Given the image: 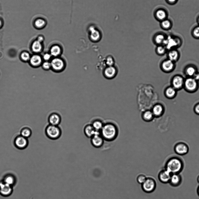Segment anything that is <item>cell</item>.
Wrapping results in <instances>:
<instances>
[{
  "label": "cell",
  "mask_w": 199,
  "mask_h": 199,
  "mask_svg": "<svg viewBox=\"0 0 199 199\" xmlns=\"http://www.w3.org/2000/svg\"><path fill=\"white\" fill-rule=\"evenodd\" d=\"M32 133V131L29 128L25 127L21 130L20 135L26 138H28L31 136Z\"/></svg>",
  "instance_id": "31"
},
{
  "label": "cell",
  "mask_w": 199,
  "mask_h": 199,
  "mask_svg": "<svg viewBox=\"0 0 199 199\" xmlns=\"http://www.w3.org/2000/svg\"><path fill=\"white\" fill-rule=\"evenodd\" d=\"M176 66L175 62L167 58L162 62L160 64V67L164 72L170 73L174 70Z\"/></svg>",
  "instance_id": "9"
},
{
  "label": "cell",
  "mask_w": 199,
  "mask_h": 199,
  "mask_svg": "<svg viewBox=\"0 0 199 199\" xmlns=\"http://www.w3.org/2000/svg\"><path fill=\"white\" fill-rule=\"evenodd\" d=\"M88 33L90 39L93 41H98L100 39L101 34L99 30L94 25L89 26Z\"/></svg>",
  "instance_id": "14"
},
{
  "label": "cell",
  "mask_w": 199,
  "mask_h": 199,
  "mask_svg": "<svg viewBox=\"0 0 199 199\" xmlns=\"http://www.w3.org/2000/svg\"><path fill=\"white\" fill-rule=\"evenodd\" d=\"M167 54V58L175 63L178 61L180 58V53L177 49L169 50Z\"/></svg>",
  "instance_id": "18"
},
{
  "label": "cell",
  "mask_w": 199,
  "mask_h": 199,
  "mask_svg": "<svg viewBox=\"0 0 199 199\" xmlns=\"http://www.w3.org/2000/svg\"><path fill=\"white\" fill-rule=\"evenodd\" d=\"M52 56L50 53H45L43 56V58L45 61H49L51 59Z\"/></svg>",
  "instance_id": "39"
},
{
  "label": "cell",
  "mask_w": 199,
  "mask_h": 199,
  "mask_svg": "<svg viewBox=\"0 0 199 199\" xmlns=\"http://www.w3.org/2000/svg\"><path fill=\"white\" fill-rule=\"evenodd\" d=\"M146 178V177L145 175L141 174L137 177V180L138 183L142 184L144 182Z\"/></svg>",
  "instance_id": "35"
},
{
  "label": "cell",
  "mask_w": 199,
  "mask_h": 199,
  "mask_svg": "<svg viewBox=\"0 0 199 199\" xmlns=\"http://www.w3.org/2000/svg\"><path fill=\"white\" fill-rule=\"evenodd\" d=\"M14 187L0 180V195L4 197L11 196L13 192Z\"/></svg>",
  "instance_id": "7"
},
{
  "label": "cell",
  "mask_w": 199,
  "mask_h": 199,
  "mask_svg": "<svg viewBox=\"0 0 199 199\" xmlns=\"http://www.w3.org/2000/svg\"><path fill=\"white\" fill-rule=\"evenodd\" d=\"M90 123L96 131L100 132L103 125L102 121L97 118H94L91 120Z\"/></svg>",
  "instance_id": "23"
},
{
  "label": "cell",
  "mask_w": 199,
  "mask_h": 199,
  "mask_svg": "<svg viewBox=\"0 0 199 199\" xmlns=\"http://www.w3.org/2000/svg\"><path fill=\"white\" fill-rule=\"evenodd\" d=\"M43 68L46 70H49L51 68V64L50 62L45 61L42 64Z\"/></svg>",
  "instance_id": "37"
},
{
  "label": "cell",
  "mask_w": 199,
  "mask_h": 199,
  "mask_svg": "<svg viewBox=\"0 0 199 199\" xmlns=\"http://www.w3.org/2000/svg\"><path fill=\"white\" fill-rule=\"evenodd\" d=\"M83 131L85 135L87 137L90 138L96 133L100 132L96 131L90 123L85 125L83 128Z\"/></svg>",
  "instance_id": "19"
},
{
  "label": "cell",
  "mask_w": 199,
  "mask_h": 199,
  "mask_svg": "<svg viewBox=\"0 0 199 199\" xmlns=\"http://www.w3.org/2000/svg\"><path fill=\"white\" fill-rule=\"evenodd\" d=\"M30 62L33 65L38 66L41 63L42 59L41 57L39 55H34L31 57Z\"/></svg>",
  "instance_id": "29"
},
{
  "label": "cell",
  "mask_w": 199,
  "mask_h": 199,
  "mask_svg": "<svg viewBox=\"0 0 199 199\" xmlns=\"http://www.w3.org/2000/svg\"><path fill=\"white\" fill-rule=\"evenodd\" d=\"M162 27L165 29H168L171 26V23L168 20H164L161 23Z\"/></svg>",
  "instance_id": "36"
},
{
  "label": "cell",
  "mask_w": 199,
  "mask_h": 199,
  "mask_svg": "<svg viewBox=\"0 0 199 199\" xmlns=\"http://www.w3.org/2000/svg\"><path fill=\"white\" fill-rule=\"evenodd\" d=\"M156 16L158 19L160 20H164L166 17L165 12L163 10H159L156 13Z\"/></svg>",
  "instance_id": "34"
},
{
  "label": "cell",
  "mask_w": 199,
  "mask_h": 199,
  "mask_svg": "<svg viewBox=\"0 0 199 199\" xmlns=\"http://www.w3.org/2000/svg\"><path fill=\"white\" fill-rule=\"evenodd\" d=\"M184 78L181 75L175 74L172 76L171 79V85L177 91L183 89Z\"/></svg>",
  "instance_id": "5"
},
{
  "label": "cell",
  "mask_w": 199,
  "mask_h": 199,
  "mask_svg": "<svg viewBox=\"0 0 199 199\" xmlns=\"http://www.w3.org/2000/svg\"><path fill=\"white\" fill-rule=\"evenodd\" d=\"M51 68L54 71H60L62 70L65 66V64L62 59L58 57H54L50 61Z\"/></svg>",
  "instance_id": "10"
},
{
  "label": "cell",
  "mask_w": 199,
  "mask_h": 199,
  "mask_svg": "<svg viewBox=\"0 0 199 199\" xmlns=\"http://www.w3.org/2000/svg\"><path fill=\"white\" fill-rule=\"evenodd\" d=\"M114 61L113 59L111 57H108L106 61V63L109 66H112L114 64Z\"/></svg>",
  "instance_id": "40"
},
{
  "label": "cell",
  "mask_w": 199,
  "mask_h": 199,
  "mask_svg": "<svg viewBox=\"0 0 199 199\" xmlns=\"http://www.w3.org/2000/svg\"><path fill=\"white\" fill-rule=\"evenodd\" d=\"M163 45L168 50L172 49H177L180 46L181 42L178 39L169 37L165 39Z\"/></svg>",
  "instance_id": "13"
},
{
  "label": "cell",
  "mask_w": 199,
  "mask_h": 199,
  "mask_svg": "<svg viewBox=\"0 0 199 199\" xmlns=\"http://www.w3.org/2000/svg\"><path fill=\"white\" fill-rule=\"evenodd\" d=\"M184 164L180 158L173 157L168 159L165 165L164 168L172 174L180 173L183 170Z\"/></svg>",
  "instance_id": "1"
},
{
  "label": "cell",
  "mask_w": 199,
  "mask_h": 199,
  "mask_svg": "<svg viewBox=\"0 0 199 199\" xmlns=\"http://www.w3.org/2000/svg\"><path fill=\"white\" fill-rule=\"evenodd\" d=\"M171 175L170 172L164 168L159 172L158 175V179L162 183H169Z\"/></svg>",
  "instance_id": "16"
},
{
  "label": "cell",
  "mask_w": 199,
  "mask_h": 199,
  "mask_svg": "<svg viewBox=\"0 0 199 199\" xmlns=\"http://www.w3.org/2000/svg\"><path fill=\"white\" fill-rule=\"evenodd\" d=\"M37 40L40 42H42L44 40V38L42 36H39Z\"/></svg>",
  "instance_id": "44"
},
{
  "label": "cell",
  "mask_w": 199,
  "mask_h": 199,
  "mask_svg": "<svg viewBox=\"0 0 199 199\" xmlns=\"http://www.w3.org/2000/svg\"><path fill=\"white\" fill-rule=\"evenodd\" d=\"M45 133L47 137L52 140L59 139L62 134V130L59 125L48 124L45 129Z\"/></svg>",
  "instance_id": "3"
},
{
  "label": "cell",
  "mask_w": 199,
  "mask_h": 199,
  "mask_svg": "<svg viewBox=\"0 0 199 199\" xmlns=\"http://www.w3.org/2000/svg\"><path fill=\"white\" fill-rule=\"evenodd\" d=\"M0 180L14 187L18 182V179L16 175L14 173L8 172L4 174Z\"/></svg>",
  "instance_id": "8"
},
{
  "label": "cell",
  "mask_w": 199,
  "mask_h": 199,
  "mask_svg": "<svg viewBox=\"0 0 199 199\" xmlns=\"http://www.w3.org/2000/svg\"><path fill=\"white\" fill-rule=\"evenodd\" d=\"M167 51L165 46L163 45H159L156 49L157 54L160 55H163L167 53Z\"/></svg>",
  "instance_id": "32"
},
{
  "label": "cell",
  "mask_w": 199,
  "mask_h": 199,
  "mask_svg": "<svg viewBox=\"0 0 199 199\" xmlns=\"http://www.w3.org/2000/svg\"><path fill=\"white\" fill-rule=\"evenodd\" d=\"M194 111L197 114H199V103H198L195 105Z\"/></svg>",
  "instance_id": "43"
},
{
  "label": "cell",
  "mask_w": 199,
  "mask_h": 199,
  "mask_svg": "<svg viewBox=\"0 0 199 199\" xmlns=\"http://www.w3.org/2000/svg\"><path fill=\"white\" fill-rule=\"evenodd\" d=\"M62 49L60 46L57 44L53 45L50 49V53L54 57H58L60 55Z\"/></svg>",
  "instance_id": "24"
},
{
  "label": "cell",
  "mask_w": 199,
  "mask_h": 199,
  "mask_svg": "<svg viewBox=\"0 0 199 199\" xmlns=\"http://www.w3.org/2000/svg\"><path fill=\"white\" fill-rule=\"evenodd\" d=\"M154 116L152 111L148 110L145 111L142 114L143 119L146 121H151L153 119Z\"/></svg>",
  "instance_id": "28"
},
{
  "label": "cell",
  "mask_w": 199,
  "mask_h": 199,
  "mask_svg": "<svg viewBox=\"0 0 199 199\" xmlns=\"http://www.w3.org/2000/svg\"><path fill=\"white\" fill-rule=\"evenodd\" d=\"M165 39L164 35L159 34L156 36L155 38V41L156 43L159 45H163Z\"/></svg>",
  "instance_id": "33"
},
{
  "label": "cell",
  "mask_w": 199,
  "mask_h": 199,
  "mask_svg": "<svg viewBox=\"0 0 199 199\" xmlns=\"http://www.w3.org/2000/svg\"><path fill=\"white\" fill-rule=\"evenodd\" d=\"M198 71L195 65L191 64L186 66L184 69V73L186 77H192Z\"/></svg>",
  "instance_id": "21"
},
{
  "label": "cell",
  "mask_w": 199,
  "mask_h": 199,
  "mask_svg": "<svg viewBox=\"0 0 199 199\" xmlns=\"http://www.w3.org/2000/svg\"><path fill=\"white\" fill-rule=\"evenodd\" d=\"M151 111L154 116L158 117L161 116L163 113V108L161 105L158 104L153 106Z\"/></svg>",
  "instance_id": "25"
},
{
  "label": "cell",
  "mask_w": 199,
  "mask_h": 199,
  "mask_svg": "<svg viewBox=\"0 0 199 199\" xmlns=\"http://www.w3.org/2000/svg\"><path fill=\"white\" fill-rule=\"evenodd\" d=\"M177 91L171 85L167 87L164 90V94L167 98L172 99L176 96Z\"/></svg>",
  "instance_id": "22"
},
{
  "label": "cell",
  "mask_w": 199,
  "mask_h": 199,
  "mask_svg": "<svg viewBox=\"0 0 199 199\" xmlns=\"http://www.w3.org/2000/svg\"><path fill=\"white\" fill-rule=\"evenodd\" d=\"M21 57L24 60H27L29 58V55L28 53L24 52L21 54Z\"/></svg>",
  "instance_id": "41"
},
{
  "label": "cell",
  "mask_w": 199,
  "mask_h": 199,
  "mask_svg": "<svg viewBox=\"0 0 199 199\" xmlns=\"http://www.w3.org/2000/svg\"><path fill=\"white\" fill-rule=\"evenodd\" d=\"M197 181L198 182L199 184V174L198 175L197 177Z\"/></svg>",
  "instance_id": "47"
},
{
  "label": "cell",
  "mask_w": 199,
  "mask_h": 199,
  "mask_svg": "<svg viewBox=\"0 0 199 199\" xmlns=\"http://www.w3.org/2000/svg\"><path fill=\"white\" fill-rule=\"evenodd\" d=\"M47 21L44 18H40L37 19L35 21V25L39 29L44 28L47 25Z\"/></svg>",
  "instance_id": "27"
},
{
  "label": "cell",
  "mask_w": 199,
  "mask_h": 199,
  "mask_svg": "<svg viewBox=\"0 0 199 199\" xmlns=\"http://www.w3.org/2000/svg\"><path fill=\"white\" fill-rule=\"evenodd\" d=\"M142 188L144 192L149 193L153 192L156 188V183L155 180L151 177L146 178L142 184Z\"/></svg>",
  "instance_id": "6"
},
{
  "label": "cell",
  "mask_w": 199,
  "mask_h": 199,
  "mask_svg": "<svg viewBox=\"0 0 199 199\" xmlns=\"http://www.w3.org/2000/svg\"><path fill=\"white\" fill-rule=\"evenodd\" d=\"M198 22H199V18H198Z\"/></svg>",
  "instance_id": "49"
},
{
  "label": "cell",
  "mask_w": 199,
  "mask_h": 199,
  "mask_svg": "<svg viewBox=\"0 0 199 199\" xmlns=\"http://www.w3.org/2000/svg\"><path fill=\"white\" fill-rule=\"evenodd\" d=\"M2 25V22L1 20L0 19V27H1Z\"/></svg>",
  "instance_id": "48"
},
{
  "label": "cell",
  "mask_w": 199,
  "mask_h": 199,
  "mask_svg": "<svg viewBox=\"0 0 199 199\" xmlns=\"http://www.w3.org/2000/svg\"><path fill=\"white\" fill-rule=\"evenodd\" d=\"M90 139L91 144L94 147L99 148L103 144L104 139L100 135V132L96 133Z\"/></svg>",
  "instance_id": "15"
},
{
  "label": "cell",
  "mask_w": 199,
  "mask_h": 199,
  "mask_svg": "<svg viewBox=\"0 0 199 199\" xmlns=\"http://www.w3.org/2000/svg\"><path fill=\"white\" fill-rule=\"evenodd\" d=\"M117 132V128L114 124L107 123L104 124L100 133L104 139L110 141L116 137Z\"/></svg>",
  "instance_id": "2"
},
{
  "label": "cell",
  "mask_w": 199,
  "mask_h": 199,
  "mask_svg": "<svg viewBox=\"0 0 199 199\" xmlns=\"http://www.w3.org/2000/svg\"><path fill=\"white\" fill-rule=\"evenodd\" d=\"M197 193L198 194V195L199 196V185L198 186L197 189Z\"/></svg>",
  "instance_id": "45"
},
{
  "label": "cell",
  "mask_w": 199,
  "mask_h": 199,
  "mask_svg": "<svg viewBox=\"0 0 199 199\" xmlns=\"http://www.w3.org/2000/svg\"><path fill=\"white\" fill-rule=\"evenodd\" d=\"M41 42L37 40L34 41L32 45L33 50L36 52H40L42 49V45Z\"/></svg>",
  "instance_id": "30"
},
{
  "label": "cell",
  "mask_w": 199,
  "mask_h": 199,
  "mask_svg": "<svg viewBox=\"0 0 199 199\" xmlns=\"http://www.w3.org/2000/svg\"><path fill=\"white\" fill-rule=\"evenodd\" d=\"M168 0V1H169V2H171V3H173V2H175L176 1V0Z\"/></svg>",
  "instance_id": "46"
},
{
  "label": "cell",
  "mask_w": 199,
  "mask_h": 199,
  "mask_svg": "<svg viewBox=\"0 0 199 199\" xmlns=\"http://www.w3.org/2000/svg\"><path fill=\"white\" fill-rule=\"evenodd\" d=\"M193 34L194 37L199 38V26L197 27L194 29Z\"/></svg>",
  "instance_id": "38"
},
{
  "label": "cell",
  "mask_w": 199,
  "mask_h": 199,
  "mask_svg": "<svg viewBox=\"0 0 199 199\" xmlns=\"http://www.w3.org/2000/svg\"><path fill=\"white\" fill-rule=\"evenodd\" d=\"M14 144L17 148L20 149H23L27 146L28 141L27 138L20 135L17 136L15 138Z\"/></svg>",
  "instance_id": "12"
},
{
  "label": "cell",
  "mask_w": 199,
  "mask_h": 199,
  "mask_svg": "<svg viewBox=\"0 0 199 199\" xmlns=\"http://www.w3.org/2000/svg\"><path fill=\"white\" fill-rule=\"evenodd\" d=\"M192 77L197 81H199V71H198Z\"/></svg>",
  "instance_id": "42"
},
{
  "label": "cell",
  "mask_w": 199,
  "mask_h": 199,
  "mask_svg": "<svg viewBox=\"0 0 199 199\" xmlns=\"http://www.w3.org/2000/svg\"><path fill=\"white\" fill-rule=\"evenodd\" d=\"M48 121L49 124L59 125L62 121V117L58 112L53 111L48 115Z\"/></svg>",
  "instance_id": "11"
},
{
  "label": "cell",
  "mask_w": 199,
  "mask_h": 199,
  "mask_svg": "<svg viewBox=\"0 0 199 199\" xmlns=\"http://www.w3.org/2000/svg\"><path fill=\"white\" fill-rule=\"evenodd\" d=\"M199 88V81L192 77H186L185 79L183 89L187 92L193 93L197 91Z\"/></svg>",
  "instance_id": "4"
},
{
  "label": "cell",
  "mask_w": 199,
  "mask_h": 199,
  "mask_svg": "<svg viewBox=\"0 0 199 199\" xmlns=\"http://www.w3.org/2000/svg\"><path fill=\"white\" fill-rule=\"evenodd\" d=\"M175 152L180 155H184L188 153V149L187 145L183 143L177 144L175 147Z\"/></svg>",
  "instance_id": "20"
},
{
  "label": "cell",
  "mask_w": 199,
  "mask_h": 199,
  "mask_svg": "<svg viewBox=\"0 0 199 199\" xmlns=\"http://www.w3.org/2000/svg\"><path fill=\"white\" fill-rule=\"evenodd\" d=\"M182 181V177L180 173L172 174L169 183L172 187H177L181 185Z\"/></svg>",
  "instance_id": "17"
},
{
  "label": "cell",
  "mask_w": 199,
  "mask_h": 199,
  "mask_svg": "<svg viewBox=\"0 0 199 199\" xmlns=\"http://www.w3.org/2000/svg\"><path fill=\"white\" fill-rule=\"evenodd\" d=\"M116 72V70L115 68L113 66H109L105 69L104 74L106 77L111 78L115 76Z\"/></svg>",
  "instance_id": "26"
}]
</instances>
